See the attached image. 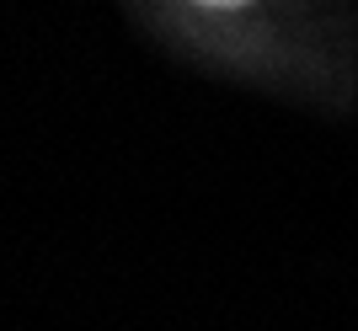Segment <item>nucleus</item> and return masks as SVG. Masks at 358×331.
Segmentation results:
<instances>
[{"label":"nucleus","mask_w":358,"mask_h":331,"mask_svg":"<svg viewBox=\"0 0 358 331\" xmlns=\"http://www.w3.org/2000/svg\"><path fill=\"white\" fill-rule=\"evenodd\" d=\"M193 6H209V11H241V6H252V0H193Z\"/></svg>","instance_id":"obj_1"}]
</instances>
